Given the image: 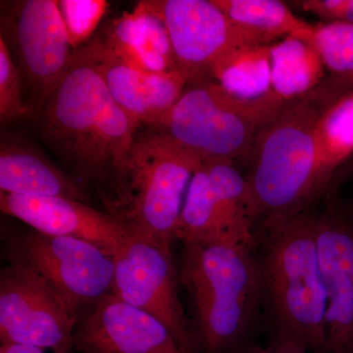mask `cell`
<instances>
[{
    "label": "cell",
    "instance_id": "28",
    "mask_svg": "<svg viewBox=\"0 0 353 353\" xmlns=\"http://www.w3.org/2000/svg\"><path fill=\"white\" fill-rule=\"evenodd\" d=\"M0 353H48V350L32 345L4 343L0 347Z\"/></svg>",
    "mask_w": 353,
    "mask_h": 353
},
{
    "label": "cell",
    "instance_id": "22",
    "mask_svg": "<svg viewBox=\"0 0 353 353\" xmlns=\"http://www.w3.org/2000/svg\"><path fill=\"white\" fill-rule=\"evenodd\" d=\"M230 226L241 245L250 248L253 225L257 219L252 194L245 176H241L231 160L202 162Z\"/></svg>",
    "mask_w": 353,
    "mask_h": 353
},
{
    "label": "cell",
    "instance_id": "7",
    "mask_svg": "<svg viewBox=\"0 0 353 353\" xmlns=\"http://www.w3.org/2000/svg\"><path fill=\"white\" fill-rule=\"evenodd\" d=\"M8 257L41 279L75 320L112 292L115 257L85 241L30 232L11 241Z\"/></svg>",
    "mask_w": 353,
    "mask_h": 353
},
{
    "label": "cell",
    "instance_id": "6",
    "mask_svg": "<svg viewBox=\"0 0 353 353\" xmlns=\"http://www.w3.org/2000/svg\"><path fill=\"white\" fill-rule=\"evenodd\" d=\"M274 90L241 97L213 80L189 83L173 109L150 127L202 162L250 157L262 129L285 103Z\"/></svg>",
    "mask_w": 353,
    "mask_h": 353
},
{
    "label": "cell",
    "instance_id": "25",
    "mask_svg": "<svg viewBox=\"0 0 353 353\" xmlns=\"http://www.w3.org/2000/svg\"><path fill=\"white\" fill-rule=\"evenodd\" d=\"M105 0H59L58 8L70 44L74 50L92 39L97 26L108 11Z\"/></svg>",
    "mask_w": 353,
    "mask_h": 353
},
{
    "label": "cell",
    "instance_id": "8",
    "mask_svg": "<svg viewBox=\"0 0 353 353\" xmlns=\"http://www.w3.org/2000/svg\"><path fill=\"white\" fill-rule=\"evenodd\" d=\"M162 20L175 55L176 70L189 83L212 80L216 65L248 46H271L268 37L228 17L212 0H145Z\"/></svg>",
    "mask_w": 353,
    "mask_h": 353
},
{
    "label": "cell",
    "instance_id": "12",
    "mask_svg": "<svg viewBox=\"0 0 353 353\" xmlns=\"http://www.w3.org/2000/svg\"><path fill=\"white\" fill-rule=\"evenodd\" d=\"M0 208L34 231L85 241L114 257L134 238L117 218L75 199L0 192Z\"/></svg>",
    "mask_w": 353,
    "mask_h": 353
},
{
    "label": "cell",
    "instance_id": "30",
    "mask_svg": "<svg viewBox=\"0 0 353 353\" xmlns=\"http://www.w3.org/2000/svg\"><path fill=\"white\" fill-rule=\"evenodd\" d=\"M243 353H309L301 350H292V348L280 347V345H271L267 347H252L246 350Z\"/></svg>",
    "mask_w": 353,
    "mask_h": 353
},
{
    "label": "cell",
    "instance_id": "20",
    "mask_svg": "<svg viewBox=\"0 0 353 353\" xmlns=\"http://www.w3.org/2000/svg\"><path fill=\"white\" fill-rule=\"evenodd\" d=\"M270 68L272 90L285 101L305 97L326 78L315 46L296 37L272 44Z\"/></svg>",
    "mask_w": 353,
    "mask_h": 353
},
{
    "label": "cell",
    "instance_id": "17",
    "mask_svg": "<svg viewBox=\"0 0 353 353\" xmlns=\"http://www.w3.org/2000/svg\"><path fill=\"white\" fill-rule=\"evenodd\" d=\"M313 90L321 102L316 129L317 185L321 196L353 155V87L326 76Z\"/></svg>",
    "mask_w": 353,
    "mask_h": 353
},
{
    "label": "cell",
    "instance_id": "1",
    "mask_svg": "<svg viewBox=\"0 0 353 353\" xmlns=\"http://www.w3.org/2000/svg\"><path fill=\"white\" fill-rule=\"evenodd\" d=\"M39 119L43 143L73 178L83 187L97 183L104 189L141 126L109 94L87 44L74 51Z\"/></svg>",
    "mask_w": 353,
    "mask_h": 353
},
{
    "label": "cell",
    "instance_id": "27",
    "mask_svg": "<svg viewBox=\"0 0 353 353\" xmlns=\"http://www.w3.org/2000/svg\"><path fill=\"white\" fill-rule=\"evenodd\" d=\"M294 3L301 10L321 19L323 23L353 25V0H303Z\"/></svg>",
    "mask_w": 353,
    "mask_h": 353
},
{
    "label": "cell",
    "instance_id": "21",
    "mask_svg": "<svg viewBox=\"0 0 353 353\" xmlns=\"http://www.w3.org/2000/svg\"><path fill=\"white\" fill-rule=\"evenodd\" d=\"M228 17L272 41L296 37L313 41L315 26L304 22L279 0H212Z\"/></svg>",
    "mask_w": 353,
    "mask_h": 353
},
{
    "label": "cell",
    "instance_id": "26",
    "mask_svg": "<svg viewBox=\"0 0 353 353\" xmlns=\"http://www.w3.org/2000/svg\"><path fill=\"white\" fill-rule=\"evenodd\" d=\"M24 83L6 39L0 36V122H15L28 116Z\"/></svg>",
    "mask_w": 353,
    "mask_h": 353
},
{
    "label": "cell",
    "instance_id": "9",
    "mask_svg": "<svg viewBox=\"0 0 353 353\" xmlns=\"http://www.w3.org/2000/svg\"><path fill=\"white\" fill-rule=\"evenodd\" d=\"M8 16L1 27L13 36L29 115H41L46 102L63 80L74 50L57 0H23L6 4Z\"/></svg>",
    "mask_w": 353,
    "mask_h": 353
},
{
    "label": "cell",
    "instance_id": "13",
    "mask_svg": "<svg viewBox=\"0 0 353 353\" xmlns=\"http://www.w3.org/2000/svg\"><path fill=\"white\" fill-rule=\"evenodd\" d=\"M327 299V353H353V223L336 208L316 216Z\"/></svg>",
    "mask_w": 353,
    "mask_h": 353
},
{
    "label": "cell",
    "instance_id": "29",
    "mask_svg": "<svg viewBox=\"0 0 353 353\" xmlns=\"http://www.w3.org/2000/svg\"><path fill=\"white\" fill-rule=\"evenodd\" d=\"M350 178H353V155L348 159V161L341 166L340 170L336 172L331 185V189H334V185H341V183Z\"/></svg>",
    "mask_w": 353,
    "mask_h": 353
},
{
    "label": "cell",
    "instance_id": "15",
    "mask_svg": "<svg viewBox=\"0 0 353 353\" xmlns=\"http://www.w3.org/2000/svg\"><path fill=\"white\" fill-rule=\"evenodd\" d=\"M87 46L109 94L141 125L155 126L187 88L188 81L179 70L152 73L132 66L114 52L101 34Z\"/></svg>",
    "mask_w": 353,
    "mask_h": 353
},
{
    "label": "cell",
    "instance_id": "11",
    "mask_svg": "<svg viewBox=\"0 0 353 353\" xmlns=\"http://www.w3.org/2000/svg\"><path fill=\"white\" fill-rule=\"evenodd\" d=\"M76 320L34 274L11 264L0 273V341L51 353L74 350Z\"/></svg>",
    "mask_w": 353,
    "mask_h": 353
},
{
    "label": "cell",
    "instance_id": "10",
    "mask_svg": "<svg viewBox=\"0 0 353 353\" xmlns=\"http://www.w3.org/2000/svg\"><path fill=\"white\" fill-rule=\"evenodd\" d=\"M113 294L159 320L185 353H197L179 296L171 248L132 238L115 256Z\"/></svg>",
    "mask_w": 353,
    "mask_h": 353
},
{
    "label": "cell",
    "instance_id": "24",
    "mask_svg": "<svg viewBox=\"0 0 353 353\" xmlns=\"http://www.w3.org/2000/svg\"><path fill=\"white\" fill-rule=\"evenodd\" d=\"M312 43L329 77L353 85V25L322 23L315 26Z\"/></svg>",
    "mask_w": 353,
    "mask_h": 353
},
{
    "label": "cell",
    "instance_id": "2",
    "mask_svg": "<svg viewBox=\"0 0 353 353\" xmlns=\"http://www.w3.org/2000/svg\"><path fill=\"white\" fill-rule=\"evenodd\" d=\"M315 224L316 216L306 210L265 223L267 234L259 265L275 329L272 345L327 353L328 299Z\"/></svg>",
    "mask_w": 353,
    "mask_h": 353
},
{
    "label": "cell",
    "instance_id": "5",
    "mask_svg": "<svg viewBox=\"0 0 353 353\" xmlns=\"http://www.w3.org/2000/svg\"><path fill=\"white\" fill-rule=\"evenodd\" d=\"M321 102L314 90L287 101L261 130L245 176L257 219L265 223L303 212L320 197L316 129Z\"/></svg>",
    "mask_w": 353,
    "mask_h": 353
},
{
    "label": "cell",
    "instance_id": "19",
    "mask_svg": "<svg viewBox=\"0 0 353 353\" xmlns=\"http://www.w3.org/2000/svg\"><path fill=\"white\" fill-rule=\"evenodd\" d=\"M176 240L183 243L245 246L230 226L202 164L190 181L179 220Z\"/></svg>",
    "mask_w": 353,
    "mask_h": 353
},
{
    "label": "cell",
    "instance_id": "23",
    "mask_svg": "<svg viewBox=\"0 0 353 353\" xmlns=\"http://www.w3.org/2000/svg\"><path fill=\"white\" fill-rule=\"evenodd\" d=\"M271 46H248L234 51L216 65L212 80L241 97L270 92Z\"/></svg>",
    "mask_w": 353,
    "mask_h": 353
},
{
    "label": "cell",
    "instance_id": "14",
    "mask_svg": "<svg viewBox=\"0 0 353 353\" xmlns=\"http://www.w3.org/2000/svg\"><path fill=\"white\" fill-rule=\"evenodd\" d=\"M83 353H185L159 320L112 292L101 297L74 334Z\"/></svg>",
    "mask_w": 353,
    "mask_h": 353
},
{
    "label": "cell",
    "instance_id": "3",
    "mask_svg": "<svg viewBox=\"0 0 353 353\" xmlns=\"http://www.w3.org/2000/svg\"><path fill=\"white\" fill-rule=\"evenodd\" d=\"M148 128L137 134L102 194L106 212L132 236L171 248L190 181L202 161Z\"/></svg>",
    "mask_w": 353,
    "mask_h": 353
},
{
    "label": "cell",
    "instance_id": "16",
    "mask_svg": "<svg viewBox=\"0 0 353 353\" xmlns=\"http://www.w3.org/2000/svg\"><path fill=\"white\" fill-rule=\"evenodd\" d=\"M83 185L59 170L36 148L2 134L0 143L1 194L61 197L85 202Z\"/></svg>",
    "mask_w": 353,
    "mask_h": 353
},
{
    "label": "cell",
    "instance_id": "18",
    "mask_svg": "<svg viewBox=\"0 0 353 353\" xmlns=\"http://www.w3.org/2000/svg\"><path fill=\"white\" fill-rule=\"evenodd\" d=\"M102 38L132 66L152 73L176 70L166 27L143 1L132 12H125L114 21Z\"/></svg>",
    "mask_w": 353,
    "mask_h": 353
},
{
    "label": "cell",
    "instance_id": "4",
    "mask_svg": "<svg viewBox=\"0 0 353 353\" xmlns=\"http://www.w3.org/2000/svg\"><path fill=\"white\" fill-rule=\"evenodd\" d=\"M181 280L189 294L197 353L240 347L264 299L260 265L250 248L183 243Z\"/></svg>",
    "mask_w": 353,
    "mask_h": 353
}]
</instances>
